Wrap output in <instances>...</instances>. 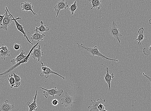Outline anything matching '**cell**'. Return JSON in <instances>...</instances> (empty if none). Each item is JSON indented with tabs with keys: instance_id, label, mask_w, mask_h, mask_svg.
<instances>
[{
	"instance_id": "cell-26",
	"label": "cell",
	"mask_w": 151,
	"mask_h": 111,
	"mask_svg": "<svg viewBox=\"0 0 151 111\" xmlns=\"http://www.w3.org/2000/svg\"><path fill=\"white\" fill-rule=\"evenodd\" d=\"M51 102L53 105L54 106H56L59 104V100L57 99H54L52 100Z\"/></svg>"
},
{
	"instance_id": "cell-31",
	"label": "cell",
	"mask_w": 151,
	"mask_h": 111,
	"mask_svg": "<svg viewBox=\"0 0 151 111\" xmlns=\"http://www.w3.org/2000/svg\"><path fill=\"white\" fill-rule=\"evenodd\" d=\"M149 23L150 25H151V19H150L149 21Z\"/></svg>"
},
{
	"instance_id": "cell-15",
	"label": "cell",
	"mask_w": 151,
	"mask_h": 111,
	"mask_svg": "<svg viewBox=\"0 0 151 111\" xmlns=\"http://www.w3.org/2000/svg\"><path fill=\"white\" fill-rule=\"evenodd\" d=\"M105 71H106L107 73L106 75L104 76L105 80L108 84L109 89L110 90L111 87V82L113 80V79L114 77L115 76L114 74L112 73L110 75L109 73V68L107 67L105 68Z\"/></svg>"
},
{
	"instance_id": "cell-3",
	"label": "cell",
	"mask_w": 151,
	"mask_h": 111,
	"mask_svg": "<svg viewBox=\"0 0 151 111\" xmlns=\"http://www.w3.org/2000/svg\"><path fill=\"white\" fill-rule=\"evenodd\" d=\"M6 10H5V17L3 20L2 25L0 27V29L7 31V27L10 25L13 21L16 19V18H15L10 13L7 7H6Z\"/></svg>"
},
{
	"instance_id": "cell-23",
	"label": "cell",
	"mask_w": 151,
	"mask_h": 111,
	"mask_svg": "<svg viewBox=\"0 0 151 111\" xmlns=\"http://www.w3.org/2000/svg\"><path fill=\"white\" fill-rule=\"evenodd\" d=\"M9 78H8L9 84L10 86V88H15V79L13 73L11 75H9Z\"/></svg>"
},
{
	"instance_id": "cell-27",
	"label": "cell",
	"mask_w": 151,
	"mask_h": 111,
	"mask_svg": "<svg viewBox=\"0 0 151 111\" xmlns=\"http://www.w3.org/2000/svg\"><path fill=\"white\" fill-rule=\"evenodd\" d=\"M21 47V45L17 43H15L14 45V48L15 50H17V51L20 49Z\"/></svg>"
},
{
	"instance_id": "cell-14",
	"label": "cell",
	"mask_w": 151,
	"mask_h": 111,
	"mask_svg": "<svg viewBox=\"0 0 151 111\" xmlns=\"http://www.w3.org/2000/svg\"><path fill=\"white\" fill-rule=\"evenodd\" d=\"M21 19V18L20 17H18L17 18H16V19L14 20L15 23V25L16 26L17 29L23 34L24 37H25L26 38V39H27V41L29 43L32 45H33V44L30 41V39H29L27 35H26V33L25 32L24 30V27H23L22 25H20V24L18 23L17 21V20Z\"/></svg>"
},
{
	"instance_id": "cell-8",
	"label": "cell",
	"mask_w": 151,
	"mask_h": 111,
	"mask_svg": "<svg viewBox=\"0 0 151 111\" xmlns=\"http://www.w3.org/2000/svg\"><path fill=\"white\" fill-rule=\"evenodd\" d=\"M42 47L40 45H39L38 49L34 48L31 52V55L32 58L34 60L38 59V62H40L42 66H44L43 62L41 60V59L43 58L42 56L44 55L43 52L41 51Z\"/></svg>"
},
{
	"instance_id": "cell-6",
	"label": "cell",
	"mask_w": 151,
	"mask_h": 111,
	"mask_svg": "<svg viewBox=\"0 0 151 111\" xmlns=\"http://www.w3.org/2000/svg\"><path fill=\"white\" fill-rule=\"evenodd\" d=\"M42 72L40 74V76L41 77H43L45 76V78L47 79L49 77L50 75L51 74H54L62 78L63 79H65V78L59 74L54 72L52 71L51 68L48 67L44 66L41 68Z\"/></svg>"
},
{
	"instance_id": "cell-16",
	"label": "cell",
	"mask_w": 151,
	"mask_h": 111,
	"mask_svg": "<svg viewBox=\"0 0 151 111\" xmlns=\"http://www.w3.org/2000/svg\"><path fill=\"white\" fill-rule=\"evenodd\" d=\"M103 100H102L101 98L98 99L96 100H95L93 102L91 100V104L88 108L89 110V111H99L97 109L98 107Z\"/></svg>"
},
{
	"instance_id": "cell-11",
	"label": "cell",
	"mask_w": 151,
	"mask_h": 111,
	"mask_svg": "<svg viewBox=\"0 0 151 111\" xmlns=\"http://www.w3.org/2000/svg\"><path fill=\"white\" fill-rule=\"evenodd\" d=\"M10 50L9 49L2 44L0 47V58L4 60H6V57L10 56Z\"/></svg>"
},
{
	"instance_id": "cell-9",
	"label": "cell",
	"mask_w": 151,
	"mask_h": 111,
	"mask_svg": "<svg viewBox=\"0 0 151 111\" xmlns=\"http://www.w3.org/2000/svg\"><path fill=\"white\" fill-rule=\"evenodd\" d=\"M68 7V3L65 2V0H61L58 1L54 7V9L57 12L56 17H57L60 10L66 9Z\"/></svg>"
},
{
	"instance_id": "cell-1",
	"label": "cell",
	"mask_w": 151,
	"mask_h": 111,
	"mask_svg": "<svg viewBox=\"0 0 151 111\" xmlns=\"http://www.w3.org/2000/svg\"><path fill=\"white\" fill-rule=\"evenodd\" d=\"M77 44L78 45V47L79 48L83 49L86 50L93 56H96L101 57L102 59H104L107 60L114 61L116 62H119L118 60L110 59V58L107 57L106 56L103 55L100 52L99 49V47L97 45L91 48V47H89L85 46L83 44H79L78 43H77Z\"/></svg>"
},
{
	"instance_id": "cell-32",
	"label": "cell",
	"mask_w": 151,
	"mask_h": 111,
	"mask_svg": "<svg viewBox=\"0 0 151 111\" xmlns=\"http://www.w3.org/2000/svg\"><path fill=\"white\" fill-rule=\"evenodd\" d=\"M2 24L0 23V25H2Z\"/></svg>"
},
{
	"instance_id": "cell-2",
	"label": "cell",
	"mask_w": 151,
	"mask_h": 111,
	"mask_svg": "<svg viewBox=\"0 0 151 111\" xmlns=\"http://www.w3.org/2000/svg\"><path fill=\"white\" fill-rule=\"evenodd\" d=\"M39 44V41L35 45H34L31 49L30 52L27 55V57L25 58L24 59L21 61V62L17 63V64H16L14 66H13L12 67L10 68L9 69L7 70L6 71H5V72L3 73L0 74V78H3L7 77L8 76V75L11 73L12 71L16 68L17 67L19 66L21 64H23L25 63H27L29 60L30 59V56L32 52V51L34 48H36V47L38 46Z\"/></svg>"
},
{
	"instance_id": "cell-19",
	"label": "cell",
	"mask_w": 151,
	"mask_h": 111,
	"mask_svg": "<svg viewBox=\"0 0 151 111\" xmlns=\"http://www.w3.org/2000/svg\"><path fill=\"white\" fill-rule=\"evenodd\" d=\"M89 1L92 4L91 10L96 9L97 10H99L102 7V0H89Z\"/></svg>"
},
{
	"instance_id": "cell-22",
	"label": "cell",
	"mask_w": 151,
	"mask_h": 111,
	"mask_svg": "<svg viewBox=\"0 0 151 111\" xmlns=\"http://www.w3.org/2000/svg\"><path fill=\"white\" fill-rule=\"evenodd\" d=\"M13 73L15 79V88H18V87L20 86L21 83V78L19 76H18L14 72H13Z\"/></svg>"
},
{
	"instance_id": "cell-17",
	"label": "cell",
	"mask_w": 151,
	"mask_h": 111,
	"mask_svg": "<svg viewBox=\"0 0 151 111\" xmlns=\"http://www.w3.org/2000/svg\"><path fill=\"white\" fill-rule=\"evenodd\" d=\"M36 32L33 35H31V39L33 41L35 40L38 41H44L43 39L46 35L44 34H42V33L38 31H35Z\"/></svg>"
},
{
	"instance_id": "cell-18",
	"label": "cell",
	"mask_w": 151,
	"mask_h": 111,
	"mask_svg": "<svg viewBox=\"0 0 151 111\" xmlns=\"http://www.w3.org/2000/svg\"><path fill=\"white\" fill-rule=\"evenodd\" d=\"M25 52L23 50H22L20 53V54L17 56L16 57L14 58V59H12L10 61V62L13 64H15V63H18L27 57V55H25Z\"/></svg>"
},
{
	"instance_id": "cell-28",
	"label": "cell",
	"mask_w": 151,
	"mask_h": 111,
	"mask_svg": "<svg viewBox=\"0 0 151 111\" xmlns=\"http://www.w3.org/2000/svg\"><path fill=\"white\" fill-rule=\"evenodd\" d=\"M5 14H4L3 15H0V23L2 24V21L4 19V18L5 17Z\"/></svg>"
},
{
	"instance_id": "cell-10",
	"label": "cell",
	"mask_w": 151,
	"mask_h": 111,
	"mask_svg": "<svg viewBox=\"0 0 151 111\" xmlns=\"http://www.w3.org/2000/svg\"><path fill=\"white\" fill-rule=\"evenodd\" d=\"M20 7L22 9V11H25L28 12L30 11L32 12L34 15H38V13H36L33 11L34 6L30 2L25 1L24 2L21 3Z\"/></svg>"
},
{
	"instance_id": "cell-7",
	"label": "cell",
	"mask_w": 151,
	"mask_h": 111,
	"mask_svg": "<svg viewBox=\"0 0 151 111\" xmlns=\"http://www.w3.org/2000/svg\"><path fill=\"white\" fill-rule=\"evenodd\" d=\"M62 104L64 105L66 108L68 106H72L74 104H75L74 102V97L70 96L67 92H65L64 96L61 99Z\"/></svg>"
},
{
	"instance_id": "cell-21",
	"label": "cell",
	"mask_w": 151,
	"mask_h": 111,
	"mask_svg": "<svg viewBox=\"0 0 151 111\" xmlns=\"http://www.w3.org/2000/svg\"><path fill=\"white\" fill-rule=\"evenodd\" d=\"M41 25L40 27H36V29L34 30V31H38L42 33L46 31H48L50 30V28L49 27H46V25H44L43 21H41L40 22Z\"/></svg>"
},
{
	"instance_id": "cell-34",
	"label": "cell",
	"mask_w": 151,
	"mask_h": 111,
	"mask_svg": "<svg viewBox=\"0 0 151 111\" xmlns=\"http://www.w3.org/2000/svg\"><path fill=\"white\" fill-rule=\"evenodd\" d=\"M0 15H1V14H0Z\"/></svg>"
},
{
	"instance_id": "cell-4",
	"label": "cell",
	"mask_w": 151,
	"mask_h": 111,
	"mask_svg": "<svg viewBox=\"0 0 151 111\" xmlns=\"http://www.w3.org/2000/svg\"><path fill=\"white\" fill-rule=\"evenodd\" d=\"M109 30L111 35L117 39L119 43H120L121 42L120 37L122 36V35L120 33V30L115 21H113L112 25L109 26Z\"/></svg>"
},
{
	"instance_id": "cell-12",
	"label": "cell",
	"mask_w": 151,
	"mask_h": 111,
	"mask_svg": "<svg viewBox=\"0 0 151 111\" xmlns=\"http://www.w3.org/2000/svg\"><path fill=\"white\" fill-rule=\"evenodd\" d=\"M14 108V105L10 104L9 100H7L0 104V111H11Z\"/></svg>"
},
{
	"instance_id": "cell-24",
	"label": "cell",
	"mask_w": 151,
	"mask_h": 111,
	"mask_svg": "<svg viewBox=\"0 0 151 111\" xmlns=\"http://www.w3.org/2000/svg\"><path fill=\"white\" fill-rule=\"evenodd\" d=\"M76 4L77 1H75L73 4L70 5L69 10H70L71 15H73L76 10L77 9L78 7L77 6Z\"/></svg>"
},
{
	"instance_id": "cell-33",
	"label": "cell",
	"mask_w": 151,
	"mask_h": 111,
	"mask_svg": "<svg viewBox=\"0 0 151 111\" xmlns=\"http://www.w3.org/2000/svg\"><path fill=\"white\" fill-rule=\"evenodd\" d=\"M110 1H111V0H110Z\"/></svg>"
},
{
	"instance_id": "cell-20",
	"label": "cell",
	"mask_w": 151,
	"mask_h": 111,
	"mask_svg": "<svg viewBox=\"0 0 151 111\" xmlns=\"http://www.w3.org/2000/svg\"><path fill=\"white\" fill-rule=\"evenodd\" d=\"M144 29L143 27H142L139 29L138 31V33L139 35L137 36V38L136 39V41H138V46L141 45V42L144 40Z\"/></svg>"
},
{
	"instance_id": "cell-29",
	"label": "cell",
	"mask_w": 151,
	"mask_h": 111,
	"mask_svg": "<svg viewBox=\"0 0 151 111\" xmlns=\"http://www.w3.org/2000/svg\"><path fill=\"white\" fill-rule=\"evenodd\" d=\"M142 75L144 76H145V77H146L148 79V80H149L150 81V85H151V78L149 77V76H148L146 75H145L144 73H143Z\"/></svg>"
},
{
	"instance_id": "cell-5",
	"label": "cell",
	"mask_w": 151,
	"mask_h": 111,
	"mask_svg": "<svg viewBox=\"0 0 151 111\" xmlns=\"http://www.w3.org/2000/svg\"><path fill=\"white\" fill-rule=\"evenodd\" d=\"M39 88L44 90L43 92V96L46 98H48L49 96H51L53 98L54 97L55 95H58V96H61L63 92V91L62 89L58 90L56 87H55L54 88L51 89H47L42 87H40Z\"/></svg>"
},
{
	"instance_id": "cell-30",
	"label": "cell",
	"mask_w": 151,
	"mask_h": 111,
	"mask_svg": "<svg viewBox=\"0 0 151 111\" xmlns=\"http://www.w3.org/2000/svg\"><path fill=\"white\" fill-rule=\"evenodd\" d=\"M101 111H108L107 109L106 108H105V109L104 110H103Z\"/></svg>"
},
{
	"instance_id": "cell-25",
	"label": "cell",
	"mask_w": 151,
	"mask_h": 111,
	"mask_svg": "<svg viewBox=\"0 0 151 111\" xmlns=\"http://www.w3.org/2000/svg\"><path fill=\"white\" fill-rule=\"evenodd\" d=\"M143 52L144 54L147 56H148L151 53V45L150 47H145L143 49Z\"/></svg>"
},
{
	"instance_id": "cell-13",
	"label": "cell",
	"mask_w": 151,
	"mask_h": 111,
	"mask_svg": "<svg viewBox=\"0 0 151 111\" xmlns=\"http://www.w3.org/2000/svg\"><path fill=\"white\" fill-rule=\"evenodd\" d=\"M38 91L36 90L35 96L33 97L34 100L32 103L31 104L30 102H28L26 103V105L29 108V111H36L39 108V106L37 104L36 99Z\"/></svg>"
}]
</instances>
